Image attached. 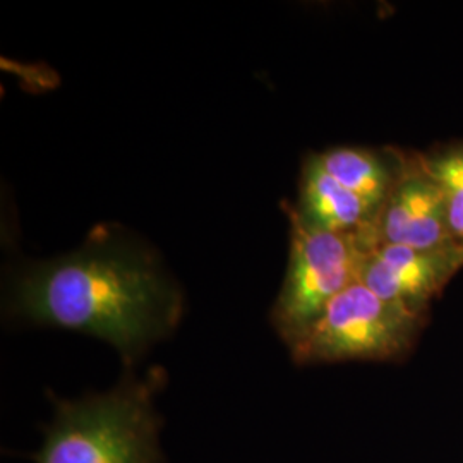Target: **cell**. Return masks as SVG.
<instances>
[{
    "label": "cell",
    "mask_w": 463,
    "mask_h": 463,
    "mask_svg": "<svg viewBox=\"0 0 463 463\" xmlns=\"http://www.w3.org/2000/svg\"><path fill=\"white\" fill-rule=\"evenodd\" d=\"M14 307L34 323L101 338L133 361L175 326L183 300L148 249L99 227L76 252L30 266Z\"/></svg>",
    "instance_id": "6da1fadb"
},
{
    "label": "cell",
    "mask_w": 463,
    "mask_h": 463,
    "mask_svg": "<svg viewBox=\"0 0 463 463\" xmlns=\"http://www.w3.org/2000/svg\"><path fill=\"white\" fill-rule=\"evenodd\" d=\"M162 371L126 380L105 395L62 402L36 463H158L153 393Z\"/></svg>",
    "instance_id": "7a4b0ae2"
},
{
    "label": "cell",
    "mask_w": 463,
    "mask_h": 463,
    "mask_svg": "<svg viewBox=\"0 0 463 463\" xmlns=\"http://www.w3.org/2000/svg\"><path fill=\"white\" fill-rule=\"evenodd\" d=\"M283 208L290 220V258L271 321L290 345L333 298L359 281L365 254L378 241L374 233L316 229L300 220L288 203Z\"/></svg>",
    "instance_id": "3957f363"
},
{
    "label": "cell",
    "mask_w": 463,
    "mask_h": 463,
    "mask_svg": "<svg viewBox=\"0 0 463 463\" xmlns=\"http://www.w3.org/2000/svg\"><path fill=\"white\" fill-rule=\"evenodd\" d=\"M419 321L420 316L383 300L355 281L288 347L298 364L393 359L409 348Z\"/></svg>",
    "instance_id": "277c9868"
},
{
    "label": "cell",
    "mask_w": 463,
    "mask_h": 463,
    "mask_svg": "<svg viewBox=\"0 0 463 463\" xmlns=\"http://www.w3.org/2000/svg\"><path fill=\"white\" fill-rule=\"evenodd\" d=\"M460 268V248L419 250L376 244L365 254L359 281L383 300L420 316Z\"/></svg>",
    "instance_id": "5b68a950"
},
{
    "label": "cell",
    "mask_w": 463,
    "mask_h": 463,
    "mask_svg": "<svg viewBox=\"0 0 463 463\" xmlns=\"http://www.w3.org/2000/svg\"><path fill=\"white\" fill-rule=\"evenodd\" d=\"M378 244L419 250L458 248L448 225L445 196L420 156H405L397 184L376 220Z\"/></svg>",
    "instance_id": "8992f818"
},
{
    "label": "cell",
    "mask_w": 463,
    "mask_h": 463,
    "mask_svg": "<svg viewBox=\"0 0 463 463\" xmlns=\"http://www.w3.org/2000/svg\"><path fill=\"white\" fill-rule=\"evenodd\" d=\"M290 206L300 220L316 229L376 235V216L363 199L331 175L316 153L302 164L298 203Z\"/></svg>",
    "instance_id": "52a82bcc"
},
{
    "label": "cell",
    "mask_w": 463,
    "mask_h": 463,
    "mask_svg": "<svg viewBox=\"0 0 463 463\" xmlns=\"http://www.w3.org/2000/svg\"><path fill=\"white\" fill-rule=\"evenodd\" d=\"M319 162L340 184L363 199L371 213L380 216L397 184L403 153L397 149L336 146L316 153Z\"/></svg>",
    "instance_id": "ba28073f"
},
{
    "label": "cell",
    "mask_w": 463,
    "mask_h": 463,
    "mask_svg": "<svg viewBox=\"0 0 463 463\" xmlns=\"http://www.w3.org/2000/svg\"><path fill=\"white\" fill-rule=\"evenodd\" d=\"M420 162L443 191L448 225L455 244L463 250V145L420 156Z\"/></svg>",
    "instance_id": "9c48e42d"
}]
</instances>
